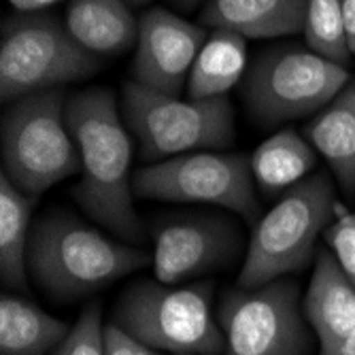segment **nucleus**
Instances as JSON below:
<instances>
[{
  "instance_id": "29",
  "label": "nucleus",
  "mask_w": 355,
  "mask_h": 355,
  "mask_svg": "<svg viewBox=\"0 0 355 355\" xmlns=\"http://www.w3.org/2000/svg\"><path fill=\"white\" fill-rule=\"evenodd\" d=\"M125 3L130 5V7H143V5L149 3V0H125Z\"/></svg>"
},
{
  "instance_id": "23",
  "label": "nucleus",
  "mask_w": 355,
  "mask_h": 355,
  "mask_svg": "<svg viewBox=\"0 0 355 355\" xmlns=\"http://www.w3.org/2000/svg\"><path fill=\"white\" fill-rule=\"evenodd\" d=\"M326 241L336 255L340 268L355 287V213L343 211L326 230Z\"/></svg>"
},
{
  "instance_id": "11",
  "label": "nucleus",
  "mask_w": 355,
  "mask_h": 355,
  "mask_svg": "<svg viewBox=\"0 0 355 355\" xmlns=\"http://www.w3.org/2000/svg\"><path fill=\"white\" fill-rule=\"evenodd\" d=\"M209 35L168 9L153 7L139 19L137 51L130 67L135 83L179 96Z\"/></svg>"
},
{
  "instance_id": "25",
  "label": "nucleus",
  "mask_w": 355,
  "mask_h": 355,
  "mask_svg": "<svg viewBox=\"0 0 355 355\" xmlns=\"http://www.w3.org/2000/svg\"><path fill=\"white\" fill-rule=\"evenodd\" d=\"M343 19L349 51L351 55H355V0H343Z\"/></svg>"
},
{
  "instance_id": "10",
  "label": "nucleus",
  "mask_w": 355,
  "mask_h": 355,
  "mask_svg": "<svg viewBox=\"0 0 355 355\" xmlns=\"http://www.w3.org/2000/svg\"><path fill=\"white\" fill-rule=\"evenodd\" d=\"M139 198L168 202H209L257 221L251 159L241 153H189L139 168L132 175Z\"/></svg>"
},
{
  "instance_id": "13",
  "label": "nucleus",
  "mask_w": 355,
  "mask_h": 355,
  "mask_svg": "<svg viewBox=\"0 0 355 355\" xmlns=\"http://www.w3.org/2000/svg\"><path fill=\"white\" fill-rule=\"evenodd\" d=\"M304 315L319 345H332L355 332V287L328 249L317 253V264L304 298Z\"/></svg>"
},
{
  "instance_id": "16",
  "label": "nucleus",
  "mask_w": 355,
  "mask_h": 355,
  "mask_svg": "<svg viewBox=\"0 0 355 355\" xmlns=\"http://www.w3.org/2000/svg\"><path fill=\"white\" fill-rule=\"evenodd\" d=\"M313 147L326 157L338 183L355 191V79L309 125Z\"/></svg>"
},
{
  "instance_id": "6",
  "label": "nucleus",
  "mask_w": 355,
  "mask_h": 355,
  "mask_svg": "<svg viewBox=\"0 0 355 355\" xmlns=\"http://www.w3.org/2000/svg\"><path fill=\"white\" fill-rule=\"evenodd\" d=\"M101 67V55L81 47L51 15L21 13L5 19L0 43L3 101L87 79Z\"/></svg>"
},
{
  "instance_id": "7",
  "label": "nucleus",
  "mask_w": 355,
  "mask_h": 355,
  "mask_svg": "<svg viewBox=\"0 0 355 355\" xmlns=\"http://www.w3.org/2000/svg\"><path fill=\"white\" fill-rule=\"evenodd\" d=\"M123 113L139 139L143 159L196 149H223L234 141V113L225 96L181 101L141 83L123 85Z\"/></svg>"
},
{
  "instance_id": "2",
  "label": "nucleus",
  "mask_w": 355,
  "mask_h": 355,
  "mask_svg": "<svg viewBox=\"0 0 355 355\" xmlns=\"http://www.w3.org/2000/svg\"><path fill=\"white\" fill-rule=\"evenodd\" d=\"M149 262L147 251L117 243L64 213L45 215L30 232L28 270L55 300L96 292Z\"/></svg>"
},
{
  "instance_id": "19",
  "label": "nucleus",
  "mask_w": 355,
  "mask_h": 355,
  "mask_svg": "<svg viewBox=\"0 0 355 355\" xmlns=\"http://www.w3.org/2000/svg\"><path fill=\"white\" fill-rule=\"evenodd\" d=\"M315 151L292 128L266 139L251 155L253 179L266 193L294 187L315 168Z\"/></svg>"
},
{
  "instance_id": "15",
  "label": "nucleus",
  "mask_w": 355,
  "mask_h": 355,
  "mask_svg": "<svg viewBox=\"0 0 355 355\" xmlns=\"http://www.w3.org/2000/svg\"><path fill=\"white\" fill-rule=\"evenodd\" d=\"M67 28L96 55L123 53L139 39V21L125 0H71Z\"/></svg>"
},
{
  "instance_id": "28",
  "label": "nucleus",
  "mask_w": 355,
  "mask_h": 355,
  "mask_svg": "<svg viewBox=\"0 0 355 355\" xmlns=\"http://www.w3.org/2000/svg\"><path fill=\"white\" fill-rule=\"evenodd\" d=\"M168 3H171L175 9L189 13V11H193V9H196V7L200 5V0H168Z\"/></svg>"
},
{
  "instance_id": "30",
  "label": "nucleus",
  "mask_w": 355,
  "mask_h": 355,
  "mask_svg": "<svg viewBox=\"0 0 355 355\" xmlns=\"http://www.w3.org/2000/svg\"><path fill=\"white\" fill-rule=\"evenodd\" d=\"M179 355H187V353H179Z\"/></svg>"
},
{
  "instance_id": "5",
  "label": "nucleus",
  "mask_w": 355,
  "mask_h": 355,
  "mask_svg": "<svg viewBox=\"0 0 355 355\" xmlns=\"http://www.w3.org/2000/svg\"><path fill=\"white\" fill-rule=\"evenodd\" d=\"M211 285L173 289L159 281L128 287L113 309V321L145 345L175 355H219L223 330L211 313Z\"/></svg>"
},
{
  "instance_id": "3",
  "label": "nucleus",
  "mask_w": 355,
  "mask_h": 355,
  "mask_svg": "<svg viewBox=\"0 0 355 355\" xmlns=\"http://www.w3.org/2000/svg\"><path fill=\"white\" fill-rule=\"evenodd\" d=\"M336 209L332 181L324 173L285 189L277 205L255 221L239 275L241 287H262L309 266L317 239Z\"/></svg>"
},
{
  "instance_id": "14",
  "label": "nucleus",
  "mask_w": 355,
  "mask_h": 355,
  "mask_svg": "<svg viewBox=\"0 0 355 355\" xmlns=\"http://www.w3.org/2000/svg\"><path fill=\"white\" fill-rule=\"evenodd\" d=\"M202 26L232 30L245 39H275L304 32L306 0H207Z\"/></svg>"
},
{
  "instance_id": "18",
  "label": "nucleus",
  "mask_w": 355,
  "mask_h": 355,
  "mask_svg": "<svg viewBox=\"0 0 355 355\" xmlns=\"http://www.w3.org/2000/svg\"><path fill=\"white\" fill-rule=\"evenodd\" d=\"M71 328L26 300H0V351L3 355H43L60 347Z\"/></svg>"
},
{
  "instance_id": "8",
  "label": "nucleus",
  "mask_w": 355,
  "mask_h": 355,
  "mask_svg": "<svg viewBox=\"0 0 355 355\" xmlns=\"http://www.w3.org/2000/svg\"><path fill=\"white\" fill-rule=\"evenodd\" d=\"M349 83V71L315 51L275 49L245 77L243 96L260 123H281L326 109Z\"/></svg>"
},
{
  "instance_id": "22",
  "label": "nucleus",
  "mask_w": 355,
  "mask_h": 355,
  "mask_svg": "<svg viewBox=\"0 0 355 355\" xmlns=\"http://www.w3.org/2000/svg\"><path fill=\"white\" fill-rule=\"evenodd\" d=\"M55 355H105V330L101 324V306L89 304L69 336L62 340Z\"/></svg>"
},
{
  "instance_id": "1",
  "label": "nucleus",
  "mask_w": 355,
  "mask_h": 355,
  "mask_svg": "<svg viewBox=\"0 0 355 355\" xmlns=\"http://www.w3.org/2000/svg\"><path fill=\"white\" fill-rule=\"evenodd\" d=\"M67 123L81 155L77 202L123 241L143 243L145 230L132 202V141L113 92L92 87L75 94L67 105Z\"/></svg>"
},
{
  "instance_id": "21",
  "label": "nucleus",
  "mask_w": 355,
  "mask_h": 355,
  "mask_svg": "<svg viewBox=\"0 0 355 355\" xmlns=\"http://www.w3.org/2000/svg\"><path fill=\"white\" fill-rule=\"evenodd\" d=\"M304 39L311 51L347 67L351 51L345 35L343 0H306Z\"/></svg>"
},
{
  "instance_id": "9",
  "label": "nucleus",
  "mask_w": 355,
  "mask_h": 355,
  "mask_svg": "<svg viewBox=\"0 0 355 355\" xmlns=\"http://www.w3.org/2000/svg\"><path fill=\"white\" fill-rule=\"evenodd\" d=\"M223 355H309L311 332L294 281L277 279L255 289H236L219 304Z\"/></svg>"
},
{
  "instance_id": "24",
  "label": "nucleus",
  "mask_w": 355,
  "mask_h": 355,
  "mask_svg": "<svg viewBox=\"0 0 355 355\" xmlns=\"http://www.w3.org/2000/svg\"><path fill=\"white\" fill-rule=\"evenodd\" d=\"M105 355H159L153 347L135 338L115 321L105 328Z\"/></svg>"
},
{
  "instance_id": "20",
  "label": "nucleus",
  "mask_w": 355,
  "mask_h": 355,
  "mask_svg": "<svg viewBox=\"0 0 355 355\" xmlns=\"http://www.w3.org/2000/svg\"><path fill=\"white\" fill-rule=\"evenodd\" d=\"M37 196L15 187L3 173L0 179V275L11 287H26L30 217Z\"/></svg>"
},
{
  "instance_id": "26",
  "label": "nucleus",
  "mask_w": 355,
  "mask_h": 355,
  "mask_svg": "<svg viewBox=\"0 0 355 355\" xmlns=\"http://www.w3.org/2000/svg\"><path fill=\"white\" fill-rule=\"evenodd\" d=\"M321 355H355V332L332 345L321 347Z\"/></svg>"
},
{
  "instance_id": "12",
  "label": "nucleus",
  "mask_w": 355,
  "mask_h": 355,
  "mask_svg": "<svg viewBox=\"0 0 355 355\" xmlns=\"http://www.w3.org/2000/svg\"><path fill=\"white\" fill-rule=\"evenodd\" d=\"M153 272L159 283H179L228 264L239 251V230L228 219L191 215L153 230Z\"/></svg>"
},
{
  "instance_id": "4",
  "label": "nucleus",
  "mask_w": 355,
  "mask_h": 355,
  "mask_svg": "<svg viewBox=\"0 0 355 355\" xmlns=\"http://www.w3.org/2000/svg\"><path fill=\"white\" fill-rule=\"evenodd\" d=\"M69 98L51 87L13 101L3 119V162L9 181L30 196L81 171V155L67 123Z\"/></svg>"
},
{
  "instance_id": "27",
  "label": "nucleus",
  "mask_w": 355,
  "mask_h": 355,
  "mask_svg": "<svg viewBox=\"0 0 355 355\" xmlns=\"http://www.w3.org/2000/svg\"><path fill=\"white\" fill-rule=\"evenodd\" d=\"M9 3L21 13H37L41 9H47V7L60 3V0H9Z\"/></svg>"
},
{
  "instance_id": "17",
  "label": "nucleus",
  "mask_w": 355,
  "mask_h": 355,
  "mask_svg": "<svg viewBox=\"0 0 355 355\" xmlns=\"http://www.w3.org/2000/svg\"><path fill=\"white\" fill-rule=\"evenodd\" d=\"M247 64V43L245 37L232 30L215 28L193 62L187 94L193 101H207L225 96L234 83L243 77Z\"/></svg>"
}]
</instances>
